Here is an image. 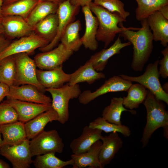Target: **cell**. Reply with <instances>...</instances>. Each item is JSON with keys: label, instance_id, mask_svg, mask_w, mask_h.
<instances>
[{"label": "cell", "instance_id": "6da1fadb", "mask_svg": "<svg viewBox=\"0 0 168 168\" xmlns=\"http://www.w3.org/2000/svg\"><path fill=\"white\" fill-rule=\"evenodd\" d=\"M141 28L128 27L121 31L120 36L133 45V59L131 67L134 71L142 72L148 60L153 48L152 32L147 19L140 21Z\"/></svg>", "mask_w": 168, "mask_h": 168}, {"label": "cell", "instance_id": "7a4b0ae2", "mask_svg": "<svg viewBox=\"0 0 168 168\" xmlns=\"http://www.w3.org/2000/svg\"><path fill=\"white\" fill-rule=\"evenodd\" d=\"M90 10L97 18L99 23L96 35L97 41L103 42L104 49L113 41L117 34L126 29L123 22L126 19L118 14L111 13L93 2L89 5Z\"/></svg>", "mask_w": 168, "mask_h": 168}, {"label": "cell", "instance_id": "3957f363", "mask_svg": "<svg viewBox=\"0 0 168 168\" xmlns=\"http://www.w3.org/2000/svg\"><path fill=\"white\" fill-rule=\"evenodd\" d=\"M162 101L149 91L143 103L147 111V121L141 140L142 147L146 146L153 133L159 128L168 126V112Z\"/></svg>", "mask_w": 168, "mask_h": 168}, {"label": "cell", "instance_id": "277c9868", "mask_svg": "<svg viewBox=\"0 0 168 168\" xmlns=\"http://www.w3.org/2000/svg\"><path fill=\"white\" fill-rule=\"evenodd\" d=\"M45 90L51 95V106L58 114V121L64 124L69 118V100L78 98L81 93L79 85H70L67 83L59 88H46Z\"/></svg>", "mask_w": 168, "mask_h": 168}, {"label": "cell", "instance_id": "5b68a950", "mask_svg": "<svg viewBox=\"0 0 168 168\" xmlns=\"http://www.w3.org/2000/svg\"><path fill=\"white\" fill-rule=\"evenodd\" d=\"M159 61L157 60L153 63L148 64L145 72L140 76H131L121 74L119 76L125 80L141 84L152 93L157 99L168 105V93L163 90L159 80Z\"/></svg>", "mask_w": 168, "mask_h": 168}, {"label": "cell", "instance_id": "8992f818", "mask_svg": "<svg viewBox=\"0 0 168 168\" xmlns=\"http://www.w3.org/2000/svg\"><path fill=\"white\" fill-rule=\"evenodd\" d=\"M32 157L50 152L62 153L64 144L56 129L42 131L30 141Z\"/></svg>", "mask_w": 168, "mask_h": 168}, {"label": "cell", "instance_id": "52a82bcc", "mask_svg": "<svg viewBox=\"0 0 168 168\" xmlns=\"http://www.w3.org/2000/svg\"><path fill=\"white\" fill-rule=\"evenodd\" d=\"M16 73L14 86L30 84L35 86L40 91L44 93L45 88L38 81L36 75L37 67L34 59L26 53L14 55Z\"/></svg>", "mask_w": 168, "mask_h": 168}, {"label": "cell", "instance_id": "ba28073f", "mask_svg": "<svg viewBox=\"0 0 168 168\" xmlns=\"http://www.w3.org/2000/svg\"><path fill=\"white\" fill-rule=\"evenodd\" d=\"M80 7L74 6L70 0H65L59 4L57 12L58 16V25L56 35L47 45L39 48L42 52L51 50L58 44L68 26L74 21L75 16L79 12Z\"/></svg>", "mask_w": 168, "mask_h": 168}, {"label": "cell", "instance_id": "9c48e42d", "mask_svg": "<svg viewBox=\"0 0 168 168\" xmlns=\"http://www.w3.org/2000/svg\"><path fill=\"white\" fill-rule=\"evenodd\" d=\"M132 84L131 81L120 76H114L106 80L104 83L94 91L86 90L81 92L78 97L79 102L85 105L96 98L111 92L127 91Z\"/></svg>", "mask_w": 168, "mask_h": 168}, {"label": "cell", "instance_id": "30bf717a", "mask_svg": "<svg viewBox=\"0 0 168 168\" xmlns=\"http://www.w3.org/2000/svg\"><path fill=\"white\" fill-rule=\"evenodd\" d=\"M30 140L26 139L21 144L3 145L0 148V155L12 164L13 168H28L33 163L30 147Z\"/></svg>", "mask_w": 168, "mask_h": 168}, {"label": "cell", "instance_id": "8fae6325", "mask_svg": "<svg viewBox=\"0 0 168 168\" xmlns=\"http://www.w3.org/2000/svg\"><path fill=\"white\" fill-rule=\"evenodd\" d=\"M73 52L61 43L51 50L37 54L34 60L37 67L40 69L52 70L63 65Z\"/></svg>", "mask_w": 168, "mask_h": 168}, {"label": "cell", "instance_id": "7c38bea8", "mask_svg": "<svg viewBox=\"0 0 168 168\" xmlns=\"http://www.w3.org/2000/svg\"><path fill=\"white\" fill-rule=\"evenodd\" d=\"M50 42L35 33L22 37L11 42L0 53V60L7 56L26 53L29 54L37 49L44 47Z\"/></svg>", "mask_w": 168, "mask_h": 168}, {"label": "cell", "instance_id": "4fadbf2b", "mask_svg": "<svg viewBox=\"0 0 168 168\" xmlns=\"http://www.w3.org/2000/svg\"><path fill=\"white\" fill-rule=\"evenodd\" d=\"M1 22L4 29L3 35L10 40L19 39L34 33V27L20 16H4Z\"/></svg>", "mask_w": 168, "mask_h": 168}, {"label": "cell", "instance_id": "5bb4252c", "mask_svg": "<svg viewBox=\"0 0 168 168\" xmlns=\"http://www.w3.org/2000/svg\"><path fill=\"white\" fill-rule=\"evenodd\" d=\"M9 91L7 97L28 102L42 104H51L50 97L40 91L35 86L30 84L20 86L9 87Z\"/></svg>", "mask_w": 168, "mask_h": 168}, {"label": "cell", "instance_id": "9a60e30c", "mask_svg": "<svg viewBox=\"0 0 168 168\" xmlns=\"http://www.w3.org/2000/svg\"><path fill=\"white\" fill-rule=\"evenodd\" d=\"M6 101L16 110L18 121L24 123L52 108L51 104H42L28 102L8 97Z\"/></svg>", "mask_w": 168, "mask_h": 168}, {"label": "cell", "instance_id": "2e32d148", "mask_svg": "<svg viewBox=\"0 0 168 168\" xmlns=\"http://www.w3.org/2000/svg\"><path fill=\"white\" fill-rule=\"evenodd\" d=\"M102 144L99 155V160L102 168L109 164L119 150L123 142L117 132L111 133L108 136L101 137Z\"/></svg>", "mask_w": 168, "mask_h": 168}, {"label": "cell", "instance_id": "e0dca14e", "mask_svg": "<svg viewBox=\"0 0 168 168\" xmlns=\"http://www.w3.org/2000/svg\"><path fill=\"white\" fill-rule=\"evenodd\" d=\"M36 75L40 83L45 89L54 88L61 87L68 83L71 74L64 72L62 65L50 70L37 69Z\"/></svg>", "mask_w": 168, "mask_h": 168}, {"label": "cell", "instance_id": "ac0fdd59", "mask_svg": "<svg viewBox=\"0 0 168 168\" xmlns=\"http://www.w3.org/2000/svg\"><path fill=\"white\" fill-rule=\"evenodd\" d=\"M82 11L85 19L86 29L85 32L80 38L81 41L86 49L92 51L98 48V43L96 36L99 23L97 18L91 12L89 6L82 7Z\"/></svg>", "mask_w": 168, "mask_h": 168}, {"label": "cell", "instance_id": "d6986e66", "mask_svg": "<svg viewBox=\"0 0 168 168\" xmlns=\"http://www.w3.org/2000/svg\"><path fill=\"white\" fill-rule=\"evenodd\" d=\"M102 131L88 126L84 127L82 134L74 139L70 148L74 154H79L87 151L97 141L100 140Z\"/></svg>", "mask_w": 168, "mask_h": 168}, {"label": "cell", "instance_id": "ffe728a7", "mask_svg": "<svg viewBox=\"0 0 168 168\" xmlns=\"http://www.w3.org/2000/svg\"><path fill=\"white\" fill-rule=\"evenodd\" d=\"M102 141L94 143L86 151L79 154H72L71 157L73 162V168H102L99 160Z\"/></svg>", "mask_w": 168, "mask_h": 168}, {"label": "cell", "instance_id": "44dd1931", "mask_svg": "<svg viewBox=\"0 0 168 168\" xmlns=\"http://www.w3.org/2000/svg\"><path fill=\"white\" fill-rule=\"evenodd\" d=\"M131 45L129 42L122 43L119 36L114 43L109 48L104 49L92 55L89 60L92 63L94 68L101 72L105 68L108 60L113 56L120 53L121 50Z\"/></svg>", "mask_w": 168, "mask_h": 168}, {"label": "cell", "instance_id": "7402d4cb", "mask_svg": "<svg viewBox=\"0 0 168 168\" xmlns=\"http://www.w3.org/2000/svg\"><path fill=\"white\" fill-rule=\"evenodd\" d=\"M58 119L57 113L52 108L24 123L27 139H31L44 130L48 123L58 121Z\"/></svg>", "mask_w": 168, "mask_h": 168}, {"label": "cell", "instance_id": "603a6c76", "mask_svg": "<svg viewBox=\"0 0 168 168\" xmlns=\"http://www.w3.org/2000/svg\"><path fill=\"white\" fill-rule=\"evenodd\" d=\"M151 30L152 31L153 40L160 41L163 46L168 44V20L164 17L158 11L150 15L147 19Z\"/></svg>", "mask_w": 168, "mask_h": 168}, {"label": "cell", "instance_id": "cb8c5ba5", "mask_svg": "<svg viewBox=\"0 0 168 168\" xmlns=\"http://www.w3.org/2000/svg\"><path fill=\"white\" fill-rule=\"evenodd\" d=\"M0 130L3 145H19L27 139L24 123L19 121L0 125Z\"/></svg>", "mask_w": 168, "mask_h": 168}, {"label": "cell", "instance_id": "d4e9b609", "mask_svg": "<svg viewBox=\"0 0 168 168\" xmlns=\"http://www.w3.org/2000/svg\"><path fill=\"white\" fill-rule=\"evenodd\" d=\"M105 77V74L96 71L94 68L92 63L88 60L83 65L71 74L68 83L70 85L83 82L91 84L97 80Z\"/></svg>", "mask_w": 168, "mask_h": 168}, {"label": "cell", "instance_id": "484cf974", "mask_svg": "<svg viewBox=\"0 0 168 168\" xmlns=\"http://www.w3.org/2000/svg\"><path fill=\"white\" fill-rule=\"evenodd\" d=\"M58 25V16L57 12L50 14L34 26V33L50 42L56 35Z\"/></svg>", "mask_w": 168, "mask_h": 168}, {"label": "cell", "instance_id": "4316f807", "mask_svg": "<svg viewBox=\"0 0 168 168\" xmlns=\"http://www.w3.org/2000/svg\"><path fill=\"white\" fill-rule=\"evenodd\" d=\"M59 4L49 1H39L25 19L33 27L49 15L56 13Z\"/></svg>", "mask_w": 168, "mask_h": 168}, {"label": "cell", "instance_id": "83f0119b", "mask_svg": "<svg viewBox=\"0 0 168 168\" xmlns=\"http://www.w3.org/2000/svg\"><path fill=\"white\" fill-rule=\"evenodd\" d=\"M81 29V25L79 20L70 23L61 38V43L67 49L73 52L78 51L82 45L79 36Z\"/></svg>", "mask_w": 168, "mask_h": 168}, {"label": "cell", "instance_id": "f1b7e54d", "mask_svg": "<svg viewBox=\"0 0 168 168\" xmlns=\"http://www.w3.org/2000/svg\"><path fill=\"white\" fill-rule=\"evenodd\" d=\"M123 99L121 97H113L110 100V105L103 110L102 117L107 121L118 125L122 124L121 120L122 112L128 111L132 114L136 111L128 110L124 107L123 104Z\"/></svg>", "mask_w": 168, "mask_h": 168}, {"label": "cell", "instance_id": "f546056e", "mask_svg": "<svg viewBox=\"0 0 168 168\" xmlns=\"http://www.w3.org/2000/svg\"><path fill=\"white\" fill-rule=\"evenodd\" d=\"M127 96L123 98V104L126 108L133 110L143 103L147 95L148 90L141 84H132L127 91Z\"/></svg>", "mask_w": 168, "mask_h": 168}, {"label": "cell", "instance_id": "4dcf8cb0", "mask_svg": "<svg viewBox=\"0 0 168 168\" xmlns=\"http://www.w3.org/2000/svg\"><path fill=\"white\" fill-rule=\"evenodd\" d=\"M39 0H18L11 3L2 5L3 16H17L25 19L37 4Z\"/></svg>", "mask_w": 168, "mask_h": 168}, {"label": "cell", "instance_id": "1f68e13d", "mask_svg": "<svg viewBox=\"0 0 168 168\" xmlns=\"http://www.w3.org/2000/svg\"><path fill=\"white\" fill-rule=\"evenodd\" d=\"M138 7L135 10L136 19L139 21L147 18L163 6L168 4V0H135Z\"/></svg>", "mask_w": 168, "mask_h": 168}, {"label": "cell", "instance_id": "d6a6232c", "mask_svg": "<svg viewBox=\"0 0 168 168\" xmlns=\"http://www.w3.org/2000/svg\"><path fill=\"white\" fill-rule=\"evenodd\" d=\"M16 69L14 55L5 57L0 60V82L9 86H14Z\"/></svg>", "mask_w": 168, "mask_h": 168}, {"label": "cell", "instance_id": "836d02e7", "mask_svg": "<svg viewBox=\"0 0 168 168\" xmlns=\"http://www.w3.org/2000/svg\"><path fill=\"white\" fill-rule=\"evenodd\" d=\"M55 153L50 152L36 156L33 161L36 168H62L68 165H72L73 162L71 159L63 161L55 155Z\"/></svg>", "mask_w": 168, "mask_h": 168}, {"label": "cell", "instance_id": "e575fe53", "mask_svg": "<svg viewBox=\"0 0 168 168\" xmlns=\"http://www.w3.org/2000/svg\"><path fill=\"white\" fill-rule=\"evenodd\" d=\"M88 126L92 128L100 129L107 133L119 132L126 137H129L131 134V130L128 126L122 124L118 125L110 123L102 117H98L90 122Z\"/></svg>", "mask_w": 168, "mask_h": 168}, {"label": "cell", "instance_id": "d590c367", "mask_svg": "<svg viewBox=\"0 0 168 168\" xmlns=\"http://www.w3.org/2000/svg\"><path fill=\"white\" fill-rule=\"evenodd\" d=\"M95 4L100 6L109 12L119 15L126 19L130 13L124 8V4L120 0H94Z\"/></svg>", "mask_w": 168, "mask_h": 168}, {"label": "cell", "instance_id": "8d00e7d4", "mask_svg": "<svg viewBox=\"0 0 168 168\" xmlns=\"http://www.w3.org/2000/svg\"><path fill=\"white\" fill-rule=\"evenodd\" d=\"M18 121L17 113L9 104L6 100L0 104V125Z\"/></svg>", "mask_w": 168, "mask_h": 168}, {"label": "cell", "instance_id": "74e56055", "mask_svg": "<svg viewBox=\"0 0 168 168\" xmlns=\"http://www.w3.org/2000/svg\"><path fill=\"white\" fill-rule=\"evenodd\" d=\"M163 58L159 62L160 68L159 72L160 76L163 78L166 79L168 77V46L161 51Z\"/></svg>", "mask_w": 168, "mask_h": 168}, {"label": "cell", "instance_id": "f35d334b", "mask_svg": "<svg viewBox=\"0 0 168 168\" xmlns=\"http://www.w3.org/2000/svg\"><path fill=\"white\" fill-rule=\"evenodd\" d=\"M9 89V86L8 85L0 82V103L5 97L8 96Z\"/></svg>", "mask_w": 168, "mask_h": 168}, {"label": "cell", "instance_id": "ab89813d", "mask_svg": "<svg viewBox=\"0 0 168 168\" xmlns=\"http://www.w3.org/2000/svg\"><path fill=\"white\" fill-rule=\"evenodd\" d=\"M94 0H70V2L72 5L76 6L82 7L85 6H89Z\"/></svg>", "mask_w": 168, "mask_h": 168}, {"label": "cell", "instance_id": "60d3db41", "mask_svg": "<svg viewBox=\"0 0 168 168\" xmlns=\"http://www.w3.org/2000/svg\"><path fill=\"white\" fill-rule=\"evenodd\" d=\"M11 40L6 38L3 35L0 36V53L11 43Z\"/></svg>", "mask_w": 168, "mask_h": 168}, {"label": "cell", "instance_id": "b9f144b4", "mask_svg": "<svg viewBox=\"0 0 168 168\" xmlns=\"http://www.w3.org/2000/svg\"><path fill=\"white\" fill-rule=\"evenodd\" d=\"M158 11L164 17L168 20V4L163 6Z\"/></svg>", "mask_w": 168, "mask_h": 168}, {"label": "cell", "instance_id": "7bdbcfd3", "mask_svg": "<svg viewBox=\"0 0 168 168\" xmlns=\"http://www.w3.org/2000/svg\"><path fill=\"white\" fill-rule=\"evenodd\" d=\"M9 165L2 160L0 159V168H9Z\"/></svg>", "mask_w": 168, "mask_h": 168}, {"label": "cell", "instance_id": "ee69618b", "mask_svg": "<svg viewBox=\"0 0 168 168\" xmlns=\"http://www.w3.org/2000/svg\"><path fill=\"white\" fill-rule=\"evenodd\" d=\"M164 130L163 135L164 137L167 139L168 137V126H165L163 128Z\"/></svg>", "mask_w": 168, "mask_h": 168}, {"label": "cell", "instance_id": "f6af8a7d", "mask_svg": "<svg viewBox=\"0 0 168 168\" xmlns=\"http://www.w3.org/2000/svg\"><path fill=\"white\" fill-rule=\"evenodd\" d=\"M17 0H2L3 2L2 5L9 4Z\"/></svg>", "mask_w": 168, "mask_h": 168}, {"label": "cell", "instance_id": "bcb514c9", "mask_svg": "<svg viewBox=\"0 0 168 168\" xmlns=\"http://www.w3.org/2000/svg\"><path fill=\"white\" fill-rule=\"evenodd\" d=\"M163 90L166 93H168V83L166 82L162 86Z\"/></svg>", "mask_w": 168, "mask_h": 168}, {"label": "cell", "instance_id": "7dc6e473", "mask_svg": "<svg viewBox=\"0 0 168 168\" xmlns=\"http://www.w3.org/2000/svg\"><path fill=\"white\" fill-rule=\"evenodd\" d=\"M3 5V2L2 0H0V18H2L4 16L2 11V7Z\"/></svg>", "mask_w": 168, "mask_h": 168}, {"label": "cell", "instance_id": "c3c4849f", "mask_svg": "<svg viewBox=\"0 0 168 168\" xmlns=\"http://www.w3.org/2000/svg\"><path fill=\"white\" fill-rule=\"evenodd\" d=\"M39 0L42 1H51V2H54L58 3H59L65 0Z\"/></svg>", "mask_w": 168, "mask_h": 168}, {"label": "cell", "instance_id": "681fc988", "mask_svg": "<svg viewBox=\"0 0 168 168\" xmlns=\"http://www.w3.org/2000/svg\"><path fill=\"white\" fill-rule=\"evenodd\" d=\"M4 33V29L1 22H0V36L3 35Z\"/></svg>", "mask_w": 168, "mask_h": 168}, {"label": "cell", "instance_id": "f907efd6", "mask_svg": "<svg viewBox=\"0 0 168 168\" xmlns=\"http://www.w3.org/2000/svg\"><path fill=\"white\" fill-rule=\"evenodd\" d=\"M1 132L0 130V148L3 145V139H2L1 136Z\"/></svg>", "mask_w": 168, "mask_h": 168}, {"label": "cell", "instance_id": "816d5d0a", "mask_svg": "<svg viewBox=\"0 0 168 168\" xmlns=\"http://www.w3.org/2000/svg\"><path fill=\"white\" fill-rule=\"evenodd\" d=\"M2 18H0V22H1L2 20Z\"/></svg>", "mask_w": 168, "mask_h": 168}]
</instances>
